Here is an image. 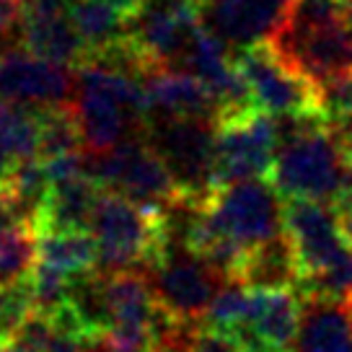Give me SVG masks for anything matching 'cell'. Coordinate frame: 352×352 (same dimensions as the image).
I'll return each mask as SVG.
<instances>
[{
	"label": "cell",
	"instance_id": "cell-24",
	"mask_svg": "<svg viewBox=\"0 0 352 352\" xmlns=\"http://www.w3.org/2000/svg\"><path fill=\"white\" fill-rule=\"evenodd\" d=\"M83 145H86V140H83L76 107H70V104L44 107L42 127H39V158L42 161L80 153Z\"/></svg>",
	"mask_w": 352,
	"mask_h": 352
},
{
	"label": "cell",
	"instance_id": "cell-38",
	"mask_svg": "<svg viewBox=\"0 0 352 352\" xmlns=\"http://www.w3.org/2000/svg\"><path fill=\"white\" fill-rule=\"evenodd\" d=\"M246 352H280V350H270V347H254V350H246Z\"/></svg>",
	"mask_w": 352,
	"mask_h": 352
},
{
	"label": "cell",
	"instance_id": "cell-2",
	"mask_svg": "<svg viewBox=\"0 0 352 352\" xmlns=\"http://www.w3.org/2000/svg\"><path fill=\"white\" fill-rule=\"evenodd\" d=\"M76 111L91 153H104L148 130L143 78L83 65L76 83Z\"/></svg>",
	"mask_w": 352,
	"mask_h": 352
},
{
	"label": "cell",
	"instance_id": "cell-3",
	"mask_svg": "<svg viewBox=\"0 0 352 352\" xmlns=\"http://www.w3.org/2000/svg\"><path fill=\"white\" fill-rule=\"evenodd\" d=\"M88 231L99 243V264L107 272L151 267L171 241L166 212L145 210L107 189L96 202Z\"/></svg>",
	"mask_w": 352,
	"mask_h": 352
},
{
	"label": "cell",
	"instance_id": "cell-4",
	"mask_svg": "<svg viewBox=\"0 0 352 352\" xmlns=\"http://www.w3.org/2000/svg\"><path fill=\"white\" fill-rule=\"evenodd\" d=\"M197 208L210 231L243 249H254L285 233V205L267 179H243L215 187Z\"/></svg>",
	"mask_w": 352,
	"mask_h": 352
},
{
	"label": "cell",
	"instance_id": "cell-30",
	"mask_svg": "<svg viewBox=\"0 0 352 352\" xmlns=\"http://www.w3.org/2000/svg\"><path fill=\"white\" fill-rule=\"evenodd\" d=\"M184 352H246V344L236 331L215 329V327H195Z\"/></svg>",
	"mask_w": 352,
	"mask_h": 352
},
{
	"label": "cell",
	"instance_id": "cell-13",
	"mask_svg": "<svg viewBox=\"0 0 352 352\" xmlns=\"http://www.w3.org/2000/svg\"><path fill=\"white\" fill-rule=\"evenodd\" d=\"M73 86V76L65 65L50 63L26 47L0 55V99L44 109L67 104Z\"/></svg>",
	"mask_w": 352,
	"mask_h": 352
},
{
	"label": "cell",
	"instance_id": "cell-35",
	"mask_svg": "<svg viewBox=\"0 0 352 352\" xmlns=\"http://www.w3.org/2000/svg\"><path fill=\"white\" fill-rule=\"evenodd\" d=\"M16 164H19V161H16V158L11 155V151H8L6 145L0 143V184H3V182H6V179L13 174Z\"/></svg>",
	"mask_w": 352,
	"mask_h": 352
},
{
	"label": "cell",
	"instance_id": "cell-27",
	"mask_svg": "<svg viewBox=\"0 0 352 352\" xmlns=\"http://www.w3.org/2000/svg\"><path fill=\"white\" fill-rule=\"evenodd\" d=\"M36 311L32 280L0 283V342H6Z\"/></svg>",
	"mask_w": 352,
	"mask_h": 352
},
{
	"label": "cell",
	"instance_id": "cell-36",
	"mask_svg": "<svg viewBox=\"0 0 352 352\" xmlns=\"http://www.w3.org/2000/svg\"><path fill=\"white\" fill-rule=\"evenodd\" d=\"M337 138H340L342 151H344V158H347V164H350V168H352V127L337 132Z\"/></svg>",
	"mask_w": 352,
	"mask_h": 352
},
{
	"label": "cell",
	"instance_id": "cell-10",
	"mask_svg": "<svg viewBox=\"0 0 352 352\" xmlns=\"http://www.w3.org/2000/svg\"><path fill=\"white\" fill-rule=\"evenodd\" d=\"M285 236L298 262V280L319 275L352 249L337 210L314 199H285Z\"/></svg>",
	"mask_w": 352,
	"mask_h": 352
},
{
	"label": "cell",
	"instance_id": "cell-21",
	"mask_svg": "<svg viewBox=\"0 0 352 352\" xmlns=\"http://www.w3.org/2000/svg\"><path fill=\"white\" fill-rule=\"evenodd\" d=\"M36 262L73 277L99 267V243L91 231H47L39 233Z\"/></svg>",
	"mask_w": 352,
	"mask_h": 352
},
{
	"label": "cell",
	"instance_id": "cell-22",
	"mask_svg": "<svg viewBox=\"0 0 352 352\" xmlns=\"http://www.w3.org/2000/svg\"><path fill=\"white\" fill-rule=\"evenodd\" d=\"M70 19L76 23L78 34L83 36V42L88 44V55L130 34L132 23L127 13H122L120 8L104 0H73Z\"/></svg>",
	"mask_w": 352,
	"mask_h": 352
},
{
	"label": "cell",
	"instance_id": "cell-20",
	"mask_svg": "<svg viewBox=\"0 0 352 352\" xmlns=\"http://www.w3.org/2000/svg\"><path fill=\"white\" fill-rule=\"evenodd\" d=\"M298 277L300 275H298L296 252L285 233H280L246 252L239 283L256 290H285L298 285Z\"/></svg>",
	"mask_w": 352,
	"mask_h": 352
},
{
	"label": "cell",
	"instance_id": "cell-33",
	"mask_svg": "<svg viewBox=\"0 0 352 352\" xmlns=\"http://www.w3.org/2000/svg\"><path fill=\"white\" fill-rule=\"evenodd\" d=\"M334 210H337V218H340L342 233H344L347 241L352 243V195L342 199L340 205H334Z\"/></svg>",
	"mask_w": 352,
	"mask_h": 352
},
{
	"label": "cell",
	"instance_id": "cell-19",
	"mask_svg": "<svg viewBox=\"0 0 352 352\" xmlns=\"http://www.w3.org/2000/svg\"><path fill=\"white\" fill-rule=\"evenodd\" d=\"M296 352H352V306L347 300H303Z\"/></svg>",
	"mask_w": 352,
	"mask_h": 352
},
{
	"label": "cell",
	"instance_id": "cell-18",
	"mask_svg": "<svg viewBox=\"0 0 352 352\" xmlns=\"http://www.w3.org/2000/svg\"><path fill=\"white\" fill-rule=\"evenodd\" d=\"M287 0H208L212 29L226 42L243 47L267 39Z\"/></svg>",
	"mask_w": 352,
	"mask_h": 352
},
{
	"label": "cell",
	"instance_id": "cell-14",
	"mask_svg": "<svg viewBox=\"0 0 352 352\" xmlns=\"http://www.w3.org/2000/svg\"><path fill=\"white\" fill-rule=\"evenodd\" d=\"M148 122L151 120H218V104L210 88L189 70L153 67L143 76Z\"/></svg>",
	"mask_w": 352,
	"mask_h": 352
},
{
	"label": "cell",
	"instance_id": "cell-1",
	"mask_svg": "<svg viewBox=\"0 0 352 352\" xmlns=\"http://www.w3.org/2000/svg\"><path fill=\"white\" fill-rule=\"evenodd\" d=\"M280 132L270 184L283 199L340 205L352 195V168L337 132L324 120L275 117Z\"/></svg>",
	"mask_w": 352,
	"mask_h": 352
},
{
	"label": "cell",
	"instance_id": "cell-25",
	"mask_svg": "<svg viewBox=\"0 0 352 352\" xmlns=\"http://www.w3.org/2000/svg\"><path fill=\"white\" fill-rule=\"evenodd\" d=\"M256 296H259L256 287L243 285L239 280H228V285H223L215 293L202 319L208 327H215V329L239 331L252 321V314L256 308Z\"/></svg>",
	"mask_w": 352,
	"mask_h": 352
},
{
	"label": "cell",
	"instance_id": "cell-39",
	"mask_svg": "<svg viewBox=\"0 0 352 352\" xmlns=\"http://www.w3.org/2000/svg\"><path fill=\"white\" fill-rule=\"evenodd\" d=\"M347 303H350V306H352V298H350V300H347Z\"/></svg>",
	"mask_w": 352,
	"mask_h": 352
},
{
	"label": "cell",
	"instance_id": "cell-17",
	"mask_svg": "<svg viewBox=\"0 0 352 352\" xmlns=\"http://www.w3.org/2000/svg\"><path fill=\"white\" fill-rule=\"evenodd\" d=\"M23 47L65 67H80L88 60V44L78 34L70 11L23 13Z\"/></svg>",
	"mask_w": 352,
	"mask_h": 352
},
{
	"label": "cell",
	"instance_id": "cell-16",
	"mask_svg": "<svg viewBox=\"0 0 352 352\" xmlns=\"http://www.w3.org/2000/svg\"><path fill=\"white\" fill-rule=\"evenodd\" d=\"M101 192H104L101 184L88 171L52 182L47 202H44L42 212L36 218V226H34L36 233L88 231Z\"/></svg>",
	"mask_w": 352,
	"mask_h": 352
},
{
	"label": "cell",
	"instance_id": "cell-6",
	"mask_svg": "<svg viewBox=\"0 0 352 352\" xmlns=\"http://www.w3.org/2000/svg\"><path fill=\"white\" fill-rule=\"evenodd\" d=\"M233 65L252 88L256 107L270 111L272 117H293V120H324L321 114L319 86L308 78L298 76L296 70L272 52L267 39L243 44L236 50ZM327 122V120H324Z\"/></svg>",
	"mask_w": 352,
	"mask_h": 352
},
{
	"label": "cell",
	"instance_id": "cell-37",
	"mask_svg": "<svg viewBox=\"0 0 352 352\" xmlns=\"http://www.w3.org/2000/svg\"><path fill=\"white\" fill-rule=\"evenodd\" d=\"M86 352H120V350H114L107 340H86Z\"/></svg>",
	"mask_w": 352,
	"mask_h": 352
},
{
	"label": "cell",
	"instance_id": "cell-29",
	"mask_svg": "<svg viewBox=\"0 0 352 352\" xmlns=\"http://www.w3.org/2000/svg\"><path fill=\"white\" fill-rule=\"evenodd\" d=\"M52 337H55L52 319L42 311H34L8 340L0 342V352H47Z\"/></svg>",
	"mask_w": 352,
	"mask_h": 352
},
{
	"label": "cell",
	"instance_id": "cell-11",
	"mask_svg": "<svg viewBox=\"0 0 352 352\" xmlns=\"http://www.w3.org/2000/svg\"><path fill=\"white\" fill-rule=\"evenodd\" d=\"M267 44L290 70L316 86L352 73V19L314 32H272Z\"/></svg>",
	"mask_w": 352,
	"mask_h": 352
},
{
	"label": "cell",
	"instance_id": "cell-28",
	"mask_svg": "<svg viewBox=\"0 0 352 352\" xmlns=\"http://www.w3.org/2000/svg\"><path fill=\"white\" fill-rule=\"evenodd\" d=\"M321 114L334 132L352 127V73L319 83Z\"/></svg>",
	"mask_w": 352,
	"mask_h": 352
},
{
	"label": "cell",
	"instance_id": "cell-34",
	"mask_svg": "<svg viewBox=\"0 0 352 352\" xmlns=\"http://www.w3.org/2000/svg\"><path fill=\"white\" fill-rule=\"evenodd\" d=\"M104 3H109V6H114V8H120L122 13H127L130 19H135L151 0H104Z\"/></svg>",
	"mask_w": 352,
	"mask_h": 352
},
{
	"label": "cell",
	"instance_id": "cell-12",
	"mask_svg": "<svg viewBox=\"0 0 352 352\" xmlns=\"http://www.w3.org/2000/svg\"><path fill=\"white\" fill-rule=\"evenodd\" d=\"M109 331L104 340L120 352H151V331L161 300L153 283L138 270H120L107 277Z\"/></svg>",
	"mask_w": 352,
	"mask_h": 352
},
{
	"label": "cell",
	"instance_id": "cell-8",
	"mask_svg": "<svg viewBox=\"0 0 352 352\" xmlns=\"http://www.w3.org/2000/svg\"><path fill=\"white\" fill-rule=\"evenodd\" d=\"M280 148L277 120L264 109H252L215 122V187L267 179Z\"/></svg>",
	"mask_w": 352,
	"mask_h": 352
},
{
	"label": "cell",
	"instance_id": "cell-32",
	"mask_svg": "<svg viewBox=\"0 0 352 352\" xmlns=\"http://www.w3.org/2000/svg\"><path fill=\"white\" fill-rule=\"evenodd\" d=\"M47 352H86V340H80L76 334H65V331H55V337L50 342Z\"/></svg>",
	"mask_w": 352,
	"mask_h": 352
},
{
	"label": "cell",
	"instance_id": "cell-23",
	"mask_svg": "<svg viewBox=\"0 0 352 352\" xmlns=\"http://www.w3.org/2000/svg\"><path fill=\"white\" fill-rule=\"evenodd\" d=\"M39 127L42 109L0 99V143L21 164L29 158H39Z\"/></svg>",
	"mask_w": 352,
	"mask_h": 352
},
{
	"label": "cell",
	"instance_id": "cell-31",
	"mask_svg": "<svg viewBox=\"0 0 352 352\" xmlns=\"http://www.w3.org/2000/svg\"><path fill=\"white\" fill-rule=\"evenodd\" d=\"M23 47L21 0H0V55Z\"/></svg>",
	"mask_w": 352,
	"mask_h": 352
},
{
	"label": "cell",
	"instance_id": "cell-26",
	"mask_svg": "<svg viewBox=\"0 0 352 352\" xmlns=\"http://www.w3.org/2000/svg\"><path fill=\"white\" fill-rule=\"evenodd\" d=\"M39 233L34 226H16L0 236V283H19L32 275L36 264Z\"/></svg>",
	"mask_w": 352,
	"mask_h": 352
},
{
	"label": "cell",
	"instance_id": "cell-7",
	"mask_svg": "<svg viewBox=\"0 0 352 352\" xmlns=\"http://www.w3.org/2000/svg\"><path fill=\"white\" fill-rule=\"evenodd\" d=\"M148 143L164 158L182 197L205 202L215 189V122L208 120H151Z\"/></svg>",
	"mask_w": 352,
	"mask_h": 352
},
{
	"label": "cell",
	"instance_id": "cell-15",
	"mask_svg": "<svg viewBox=\"0 0 352 352\" xmlns=\"http://www.w3.org/2000/svg\"><path fill=\"white\" fill-rule=\"evenodd\" d=\"M300 306L303 300L296 287L285 290H259L256 308L252 321L236 331L246 350L254 347H270V350L290 352L296 344L298 327H300Z\"/></svg>",
	"mask_w": 352,
	"mask_h": 352
},
{
	"label": "cell",
	"instance_id": "cell-9",
	"mask_svg": "<svg viewBox=\"0 0 352 352\" xmlns=\"http://www.w3.org/2000/svg\"><path fill=\"white\" fill-rule=\"evenodd\" d=\"M158 300L182 319L195 321L205 316L208 306L226 280L187 243L168 241L161 256L151 264Z\"/></svg>",
	"mask_w": 352,
	"mask_h": 352
},
{
	"label": "cell",
	"instance_id": "cell-5",
	"mask_svg": "<svg viewBox=\"0 0 352 352\" xmlns=\"http://www.w3.org/2000/svg\"><path fill=\"white\" fill-rule=\"evenodd\" d=\"M88 174L101 189L132 199L145 210L168 212L179 202H187L168 164L148 140L132 138L104 153H94Z\"/></svg>",
	"mask_w": 352,
	"mask_h": 352
}]
</instances>
